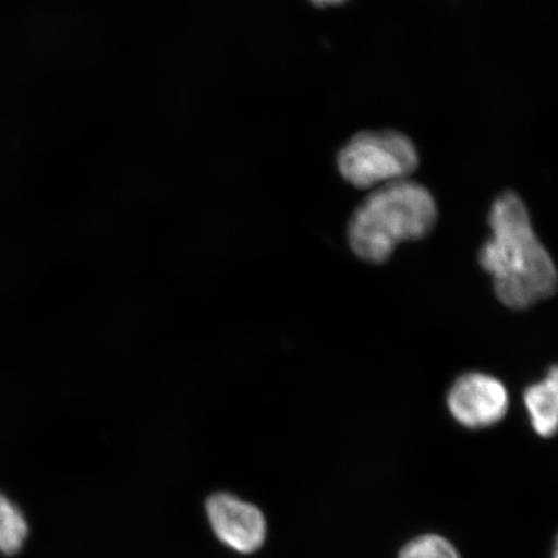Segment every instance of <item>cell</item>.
I'll list each match as a JSON object with an SVG mask.
<instances>
[{
    "label": "cell",
    "instance_id": "7a4b0ae2",
    "mask_svg": "<svg viewBox=\"0 0 558 558\" xmlns=\"http://www.w3.org/2000/svg\"><path fill=\"white\" fill-rule=\"evenodd\" d=\"M437 206L421 184L409 179L375 187L355 208L348 240L360 259L387 262L402 242L421 240L434 228Z\"/></svg>",
    "mask_w": 558,
    "mask_h": 558
},
{
    "label": "cell",
    "instance_id": "3957f363",
    "mask_svg": "<svg viewBox=\"0 0 558 558\" xmlns=\"http://www.w3.org/2000/svg\"><path fill=\"white\" fill-rule=\"evenodd\" d=\"M417 163L413 142L395 131L361 132L349 140L338 157L341 177L360 190L409 179Z\"/></svg>",
    "mask_w": 558,
    "mask_h": 558
},
{
    "label": "cell",
    "instance_id": "8992f818",
    "mask_svg": "<svg viewBox=\"0 0 558 558\" xmlns=\"http://www.w3.org/2000/svg\"><path fill=\"white\" fill-rule=\"evenodd\" d=\"M526 409L536 434L553 437L558 432V365L549 369L547 378L526 389Z\"/></svg>",
    "mask_w": 558,
    "mask_h": 558
},
{
    "label": "cell",
    "instance_id": "30bf717a",
    "mask_svg": "<svg viewBox=\"0 0 558 558\" xmlns=\"http://www.w3.org/2000/svg\"><path fill=\"white\" fill-rule=\"evenodd\" d=\"M554 558H558V538L556 541V546H555V550H554Z\"/></svg>",
    "mask_w": 558,
    "mask_h": 558
},
{
    "label": "cell",
    "instance_id": "52a82bcc",
    "mask_svg": "<svg viewBox=\"0 0 558 558\" xmlns=\"http://www.w3.org/2000/svg\"><path fill=\"white\" fill-rule=\"evenodd\" d=\"M29 534V526L16 505L0 494V554L12 556L20 553Z\"/></svg>",
    "mask_w": 558,
    "mask_h": 558
},
{
    "label": "cell",
    "instance_id": "277c9868",
    "mask_svg": "<svg viewBox=\"0 0 558 558\" xmlns=\"http://www.w3.org/2000/svg\"><path fill=\"white\" fill-rule=\"evenodd\" d=\"M206 514L216 538L236 554L259 550L268 535L264 513L233 494L216 493L206 501Z\"/></svg>",
    "mask_w": 558,
    "mask_h": 558
},
{
    "label": "cell",
    "instance_id": "6da1fadb",
    "mask_svg": "<svg viewBox=\"0 0 558 558\" xmlns=\"http://www.w3.org/2000/svg\"><path fill=\"white\" fill-rule=\"evenodd\" d=\"M488 226L492 235L481 247L478 260L492 276L500 302L526 310L553 296L558 288L556 265L518 194L506 192L495 199Z\"/></svg>",
    "mask_w": 558,
    "mask_h": 558
},
{
    "label": "cell",
    "instance_id": "ba28073f",
    "mask_svg": "<svg viewBox=\"0 0 558 558\" xmlns=\"http://www.w3.org/2000/svg\"><path fill=\"white\" fill-rule=\"evenodd\" d=\"M399 558H460V556L448 539L432 534L418 536L408 543Z\"/></svg>",
    "mask_w": 558,
    "mask_h": 558
},
{
    "label": "cell",
    "instance_id": "9c48e42d",
    "mask_svg": "<svg viewBox=\"0 0 558 558\" xmlns=\"http://www.w3.org/2000/svg\"><path fill=\"white\" fill-rule=\"evenodd\" d=\"M311 2L317 7H329L344 3L347 0H311Z\"/></svg>",
    "mask_w": 558,
    "mask_h": 558
},
{
    "label": "cell",
    "instance_id": "5b68a950",
    "mask_svg": "<svg viewBox=\"0 0 558 558\" xmlns=\"http://www.w3.org/2000/svg\"><path fill=\"white\" fill-rule=\"evenodd\" d=\"M453 418L466 428L490 427L504 418L508 410V392L504 384L490 375L471 373L453 383L448 396Z\"/></svg>",
    "mask_w": 558,
    "mask_h": 558
}]
</instances>
